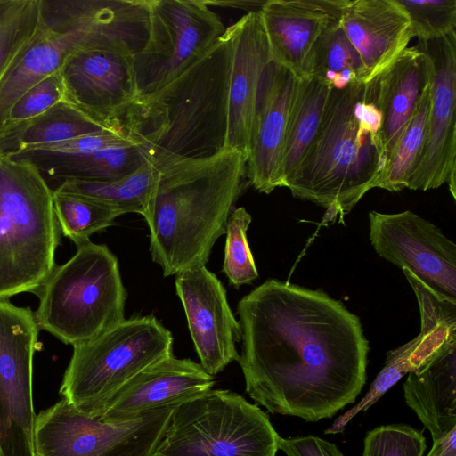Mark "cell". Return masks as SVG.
<instances>
[{"label":"cell","instance_id":"obj_1","mask_svg":"<svg viewBox=\"0 0 456 456\" xmlns=\"http://www.w3.org/2000/svg\"><path fill=\"white\" fill-rule=\"evenodd\" d=\"M237 312L246 392L273 414L318 421L354 403L369 343L357 315L320 289L269 279Z\"/></svg>","mask_w":456,"mask_h":456},{"label":"cell","instance_id":"obj_2","mask_svg":"<svg viewBox=\"0 0 456 456\" xmlns=\"http://www.w3.org/2000/svg\"><path fill=\"white\" fill-rule=\"evenodd\" d=\"M159 175L144 217L150 252L164 276L205 266L246 187V158L224 149L206 158L153 155Z\"/></svg>","mask_w":456,"mask_h":456},{"label":"cell","instance_id":"obj_3","mask_svg":"<svg viewBox=\"0 0 456 456\" xmlns=\"http://www.w3.org/2000/svg\"><path fill=\"white\" fill-rule=\"evenodd\" d=\"M382 118L371 83L330 91L318 130L287 188L293 197L342 218L370 189L387 163Z\"/></svg>","mask_w":456,"mask_h":456},{"label":"cell","instance_id":"obj_4","mask_svg":"<svg viewBox=\"0 0 456 456\" xmlns=\"http://www.w3.org/2000/svg\"><path fill=\"white\" fill-rule=\"evenodd\" d=\"M232 43L225 30L196 62L128 107L153 155L206 158L225 149Z\"/></svg>","mask_w":456,"mask_h":456},{"label":"cell","instance_id":"obj_5","mask_svg":"<svg viewBox=\"0 0 456 456\" xmlns=\"http://www.w3.org/2000/svg\"><path fill=\"white\" fill-rule=\"evenodd\" d=\"M40 11L38 36L0 83V127L16 102L74 52L111 40L140 47L144 39V19L132 0H40Z\"/></svg>","mask_w":456,"mask_h":456},{"label":"cell","instance_id":"obj_6","mask_svg":"<svg viewBox=\"0 0 456 456\" xmlns=\"http://www.w3.org/2000/svg\"><path fill=\"white\" fill-rule=\"evenodd\" d=\"M53 193L35 165L0 147V299L35 293L56 265Z\"/></svg>","mask_w":456,"mask_h":456},{"label":"cell","instance_id":"obj_7","mask_svg":"<svg viewBox=\"0 0 456 456\" xmlns=\"http://www.w3.org/2000/svg\"><path fill=\"white\" fill-rule=\"evenodd\" d=\"M34 294L39 298L35 311L39 330L66 345L88 340L126 319L118 261L104 244L77 246Z\"/></svg>","mask_w":456,"mask_h":456},{"label":"cell","instance_id":"obj_8","mask_svg":"<svg viewBox=\"0 0 456 456\" xmlns=\"http://www.w3.org/2000/svg\"><path fill=\"white\" fill-rule=\"evenodd\" d=\"M173 336L154 316L124 319L73 345L59 394L81 413L99 419L110 399L151 364L173 354Z\"/></svg>","mask_w":456,"mask_h":456},{"label":"cell","instance_id":"obj_9","mask_svg":"<svg viewBox=\"0 0 456 456\" xmlns=\"http://www.w3.org/2000/svg\"><path fill=\"white\" fill-rule=\"evenodd\" d=\"M279 438L257 404L211 389L174 409L155 456H276Z\"/></svg>","mask_w":456,"mask_h":456},{"label":"cell","instance_id":"obj_10","mask_svg":"<svg viewBox=\"0 0 456 456\" xmlns=\"http://www.w3.org/2000/svg\"><path fill=\"white\" fill-rule=\"evenodd\" d=\"M174 409L104 421L61 399L37 415L35 456H155Z\"/></svg>","mask_w":456,"mask_h":456},{"label":"cell","instance_id":"obj_11","mask_svg":"<svg viewBox=\"0 0 456 456\" xmlns=\"http://www.w3.org/2000/svg\"><path fill=\"white\" fill-rule=\"evenodd\" d=\"M148 31L134 54L139 96L153 94L200 59L226 28L204 0H146Z\"/></svg>","mask_w":456,"mask_h":456},{"label":"cell","instance_id":"obj_12","mask_svg":"<svg viewBox=\"0 0 456 456\" xmlns=\"http://www.w3.org/2000/svg\"><path fill=\"white\" fill-rule=\"evenodd\" d=\"M38 331L30 307L0 299V456H35L32 380Z\"/></svg>","mask_w":456,"mask_h":456},{"label":"cell","instance_id":"obj_13","mask_svg":"<svg viewBox=\"0 0 456 456\" xmlns=\"http://www.w3.org/2000/svg\"><path fill=\"white\" fill-rule=\"evenodd\" d=\"M141 49L111 40L83 47L60 69L66 102L90 118L114 124L139 96L134 54Z\"/></svg>","mask_w":456,"mask_h":456},{"label":"cell","instance_id":"obj_14","mask_svg":"<svg viewBox=\"0 0 456 456\" xmlns=\"http://www.w3.org/2000/svg\"><path fill=\"white\" fill-rule=\"evenodd\" d=\"M370 240L385 260L407 269L440 297L456 302V244L420 216L370 211Z\"/></svg>","mask_w":456,"mask_h":456},{"label":"cell","instance_id":"obj_15","mask_svg":"<svg viewBox=\"0 0 456 456\" xmlns=\"http://www.w3.org/2000/svg\"><path fill=\"white\" fill-rule=\"evenodd\" d=\"M418 47L430 62V110L428 136L408 189L427 191L447 183L456 199V32Z\"/></svg>","mask_w":456,"mask_h":456},{"label":"cell","instance_id":"obj_16","mask_svg":"<svg viewBox=\"0 0 456 456\" xmlns=\"http://www.w3.org/2000/svg\"><path fill=\"white\" fill-rule=\"evenodd\" d=\"M175 290L200 364L215 376L240 356L236 344L241 340V330L226 289L215 273L199 266L175 275Z\"/></svg>","mask_w":456,"mask_h":456},{"label":"cell","instance_id":"obj_17","mask_svg":"<svg viewBox=\"0 0 456 456\" xmlns=\"http://www.w3.org/2000/svg\"><path fill=\"white\" fill-rule=\"evenodd\" d=\"M226 29L232 43V61L225 149L237 151L247 159L259 91L272 58L258 12H248Z\"/></svg>","mask_w":456,"mask_h":456},{"label":"cell","instance_id":"obj_18","mask_svg":"<svg viewBox=\"0 0 456 456\" xmlns=\"http://www.w3.org/2000/svg\"><path fill=\"white\" fill-rule=\"evenodd\" d=\"M214 376L191 359L170 354L142 370L108 402L101 418L122 421L158 409L174 407L212 389Z\"/></svg>","mask_w":456,"mask_h":456},{"label":"cell","instance_id":"obj_19","mask_svg":"<svg viewBox=\"0 0 456 456\" xmlns=\"http://www.w3.org/2000/svg\"><path fill=\"white\" fill-rule=\"evenodd\" d=\"M346 0H266L258 11L272 61L297 79L306 77L314 44L341 17Z\"/></svg>","mask_w":456,"mask_h":456},{"label":"cell","instance_id":"obj_20","mask_svg":"<svg viewBox=\"0 0 456 456\" xmlns=\"http://www.w3.org/2000/svg\"><path fill=\"white\" fill-rule=\"evenodd\" d=\"M296 81L291 72L273 61L264 74L246 162L248 182L262 193L281 187L280 164Z\"/></svg>","mask_w":456,"mask_h":456},{"label":"cell","instance_id":"obj_21","mask_svg":"<svg viewBox=\"0 0 456 456\" xmlns=\"http://www.w3.org/2000/svg\"><path fill=\"white\" fill-rule=\"evenodd\" d=\"M340 24L360 56L364 83L392 63L412 38L410 19L395 0H346Z\"/></svg>","mask_w":456,"mask_h":456},{"label":"cell","instance_id":"obj_22","mask_svg":"<svg viewBox=\"0 0 456 456\" xmlns=\"http://www.w3.org/2000/svg\"><path fill=\"white\" fill-rule=\"evenodd\" d=\"M430 62L418 45L407 47L374 79L373 101L381 113V138L388 157L430 86Z\"/></svg>","mask_w":456,"mask_h":456},{"label":"cell","instance_id":"obj_23","mask_svg":"<svg viewBox=\"0 0 456 456\" xmlns=\"http://www.w3.org/2000/svg\"><path fill=\"white\" fill-rule=\"evenodd\" d=\"M403 395L433 441L456 428V343L409 372Z\"/></svg>","mask_w":456,"mask_h":456},{"label":"cell","instance_id":"obj_24","mask_svg":"<svg viewBox=\"0 0 456 456\" xmlns=\"http://www.w3.org/2000/svg\"><path fill=\"white\" fill-rule=\"evenodd\" d=\"M152 158L151 144L145 139L128 147L86 154L37 158L28 161L35 165L45 178L60 182L114 181L134 172Z\"/></svg>","mask_w":456,"mask_h":456},{"label":"cell","instance_id":"obj_25","mask_svg":"<svg viewBox=\"0 0 456 456\" xmlns=\"http://www.w3.org/2000/svg\"><path fill=\"white\" fill-rule=\"evenodd\" d=\"M331 90L329 83L316 77L297 79L281 158V187L288 186L314 139Z\"/></svg>","mask_w":456,"mask_h":456},{"label":"cell","instance_id":"obj_26","mask_svg":"<svg viewBox=\"0 0 456 456\" xmlns=\"http://www.w3.org/2000/svg\"><path fill=\"white\" fill-rule=\"evenodd\" d=\"M99 122L68 102H62L41 116L15 126L0 127V147L7 153L31 145L61 142L119 126Z\"/></svg>","mask_w":456,"mask_h":456},{"label":"cell","instance_id":"obj_27","mask_svg":"<svg viewBox=\"0 0 456 456\" xmlns=\"http://www.w3.org/2000/svg\"><path fill=\"white\" fill-rule=\"evenodd\" d=\"M159 168L153 160L134 172L114 181L66 180L53 191L73 194L118 213L147 216L159 181Z\"/></svg>","mask_w":456,"mask_h":456},{"label":"cell","instance_id":"obj_28","mask_svg":"<svg viewBox=\"0 0 456 456\" xmlns=\"http://www.w3.org/2000/svg\"><path fill=\"white\" fill-rule=\"evenodd\" d=\"M340 18L334 19L319 37L311 52L306 71V77H319L334 89L364 83L362 61L346 36Z\"/></svg>","mask_w":456,"mask_h":456},{"label":"cell","instance_id":"obj_29","mask_svg":"<svg viewBox=\"0 0 456 456\" xmlns=\"http://www.w3.org/2000/svg\"><path fill=\"white\" fill-rule=\"evenodd\" d=\"M430 86L421 96L410 121L390 153L376 188L400 191L407 188L423 154L428 126Z\"/></svg>","mask_w":456,"mask_h":456},{"label":"cell","instance_id":"obj_30","mask_svg":"<svg viewBox=\"0 0 456 456\" xmlns=\"http://www.w3.org/2000/svg\"><path fill=\"white\" fill-rule=\"evenodd\" d=\"M41 27L40 0H0V83L21 60Z\"/></svg>","mask_w":456,"mask_h":456},{"label":"cell","instance_id":"obj_31","mask_svg":"<svg viewBox=\"0 0 456 456\" xmlns=\"http://www.w3.org/2000/svg\"><path fill=\"white\" fill-rule=\"evenodd\" d=\"M53 211L61 232L77 247L113 225L120 215L82 197L53 191Z\"/></svg>","mask_w":456,"mask_h":456},{"label":"cell","instance_id":"obj_32","mask_svg":"<svg viewBox=\"0 0 456 456\" xmlns=\"http://www.w3.org/2000/svg\"><path fill=\"white\" fill-rule=\"evenodd\" d=\"M251 221V215L240 207L232 211L226 224L223 272L235 288L249 284L258 277L247 238Z\"/></svg>","mask_w":456,"mask_h":456},{"label":"cell","instance_id":"obj_33","mask_svg":"<svg viewBox=\"0 0 456 456\" xmlns=\"http://www.w3.org/2000/svg\"><path fill=\"white\" fill-rule=\"evenodd\" d=\"M407 13L412 37H444L456 28V0H395Z\"/></svg>","mask_w":456,"mask_h":456},{"label":"cell","instance_id":"obj_34","mask_svg":"<svg viewBox=\"0 0 456 456\" xmlns=\"http://www.w3.org/2000/svg\"><path fill=\"white\" fill-rule=\"evenodd\" d=\"M423 432L405 424L383 425L369 431L362 456H423Z\"/></svg>","mask_w":456,"mask_h":456},{"label":"cell","instance_id":"obj_35","mask_svg":"<svg viewBox=\"0 0 456 456\" xmlns=\"http://www.w3.org/2000/svg\"><path fill=\"white\" fill-rule=\"evenodd\" d=\"M62 102H66L64 86L61 73L57 71L30 87L16 102L4 126L32 120Z\"/></svg>","mask_w":456,"mask_h":456},{"label":"cell","instance_id":"obj_36","mask_svg":"<svg viewBox=\"0 0 456 456\" xmlns=\"http://www.w3.org/2000/svg\"><path fill=\"white\" fill-rule=\"evenodd\" d=\"M278 448L287 456H344L335 444L314 436H280Z\"/></svg>","mask_w":456,"mask_h":456},{"label":"cell","instance_id":"obj_37","mask_svg":"<svg viewBox=\"0 0 456 456\" xmlns=\"http://www.w3.org/2000/svg\"><path fill=\"white\" fill-rule=\"evenodd\" d=\"M427 456H456V428L433 441L432 448Z\"/></svg>","mask_w":456,"mask_h":456},{"label":"cell","instance_id":"obj_38","mask_svg":"<svg viewBox=\"0 0 456 456\" xmlns=\"http://www.w3.org/2000/svg\"><path fill=\"white\" fill-rule=\"evenodd\" d=\"M205 4L210 6L232 7L249 12H258L266 0H204Z\"/></svg>","mask_w":456,"mask_h":456}]
</instances>
